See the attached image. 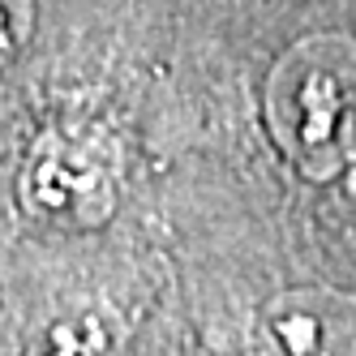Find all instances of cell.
Returning <instances> with one entry per match:
<instances>
[{
    "label": "cell",
    "mask_w": 356,
    "mask_h": 356,
    "mask_svg": "<svg viewBox=\"0 0 356 356\" xmlns=\"http://www.w3.org/2000/svg\"><path fill=\"white\" fill-rule=\"evenodd\" d=\"M356 108V43L326 35L305 39L270 78V120L288 155L309 172L339 168L348 116Z\"/></svg>",
    "instance_id": "cell-1"
},
{
    "label": "cell",
    "mask_w": 356,
    "mask_h": 356,
    "mask_svg": "<svg viewBox=\"0 0 356 356\" xmlns=\"http://www.w3.org/2000/svg\"><path fill=\"white\" fill-rule=\"evenodd\" d=\"M262 330L279 356H356V296L296 288L266 305Z\"/></svg>",
    "instance_id": "cell-2"
}]
</instances>
